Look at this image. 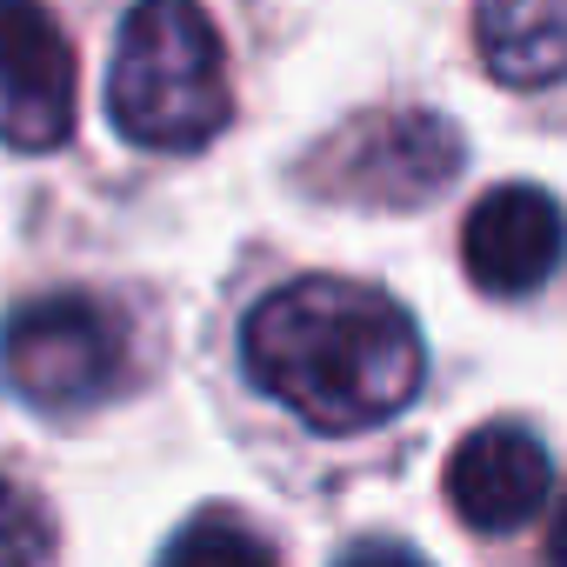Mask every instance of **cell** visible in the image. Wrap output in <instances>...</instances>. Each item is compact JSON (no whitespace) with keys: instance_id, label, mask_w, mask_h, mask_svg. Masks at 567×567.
<instances>
[{"instance_id":"obj_5","label":"cell","mask_w":567,"mask_h":567,"mask_svg":"<svg viewBox=\"0 0 567 567\" xmlns=\"http://www.w3.org/2000/svg\"><path fill=\"white\" fill-rule=\"evenodd\" d=\"M74 134V48L48 0H0V141L54 154Z\"/></svg>"},{"instance_id":"obj_4","label":"cell","mask_w":567,"mask_h":567,"mask_svg":"<svg viewBox=\"0 0 567 567\" xmlns=\"http://www.w3.org/2000/svg\"><path fill=\"white\" fill-rule=\"evenodd\" d=\"M467 147L447 114L427 107H388L328 141L315 161V181L334 200H374V207H421L461 174Z\"/></svg>"},{"instance_id":"obj_8","label":"cell","mask_w":567,"mask_h":567,"mask_svg":"<svg viewBox=\"0 0 567 567\" xmlns=\"http://www.w3.org/2000/svg\"><path fill=\"white\" fill-rule=\"evenodd\" d=\"M474 41L501 87H554L567 81V0H474Z\"/></svg>"},{"instance_id":"obj_11","label":"cell","mask_w":567,"mask_h":567,"mask_svg":"<svg viewBox=\"0 0 567 567\" xmlns=\"http://www.w3.org/2000/svg\"><path fill=\"white\" fill-rule=\"evenodd\" d=\"M547 560L567 567V494H560V507H554V520H547Z\"/></svg>"},{"instance_id":"obj_9","label":"cell","mask_w":567,"mask_h":567,"mask_svg":"<svg viewBox=\"0 0 567 567\" xmlns=\"http://www.w3.org/2000/svg\"><path fill=\"white\" fill-rule=\"evenodd\" d=\"M48 554H54V520H48V507H41L21 481L0 474V560H48Z\"/></svg>"},{"instance_id":"obj_6","label":"cell","mask_w":567,"mask_h":567,"mask_svg":"<svg viewBox=\"0 0 567 567\" xmlns=\"http://www.w3.org/2000/svg\"><path fill=\"white\" fill-rule=\"evenodd\" d=\"M560 247H567V220H560L554 194L534 181H507V187L481 194L461 220V267L494 301L534 295L560 267Z\"/></svg>"},{"instance_id":"obj_7","label":"cell","mask_w":567,"mask_h":567,"mask_svg":"<svg viewBox=\"0 0 567 567\" xmlns=\"http://www.w3.org/2000/svg\"><path fill=\"white\" fill-rule=\"evenodd\" d=\"M547 487H554V461L514 421H487L461 434V447L447 454V507L474 534H520L547 507Z\"/></svg>"},{"instance_id":"obj_2","label":"cell","mask_w":567,"mask_h":567,"mask_svg":"<svg viewBox=\"0 0 567 567\" xmlns=\"http://www.w3.org/2000/svg\"><path fill=\"white\" fill-rule=\"evenodd\" d=\"M107 114L134 147L154 154H194L227 127V54L200 0H141L121 21Z\"/></svg>"},{"instance_id":"obj_1","label":"cell","mask_w":567,"mask_h":567,"mask_svg":"<svg viewBox=\"0 0 567 567\" xmlns=\"http://www.w3.org/2000/svg\"><path fill=\"white\" fill-rule=\"evenodd\" d=\"M247 381L315 434H368L394 421L427 374L421 328L368 280L308 274L274 288L240 328Z\"/></svg>"},{"instance_id":"obj_10","label":"cell","mask_w":567,"mask_h":567,"mask_svg":"<svg viewBox=\"0 0 567 567\" xmlns=\"http://www.w3.org/2000/svg\"><path fill=\"white\" fill-rule=\"evenodd\" d=\"M274 560V547L254 534V527H240V520H227V514H207V520H194V527H181L174 540H167V560Z\"/></svg>"},{"instance_id":"obj_3","label":"cell","mask_w":567,"mask_h":567,"mask_svg":"<svg viewBox=\"0 0 567 567\" xmlns=\"http://www.w3.org/2000/svg\"><path fill=\"white\" fill-rule=\"evenodd\" d=\"M127 374V328L94 295H41L0 321V381L28 408H87Z\"/></svg>"}]
</instances>
